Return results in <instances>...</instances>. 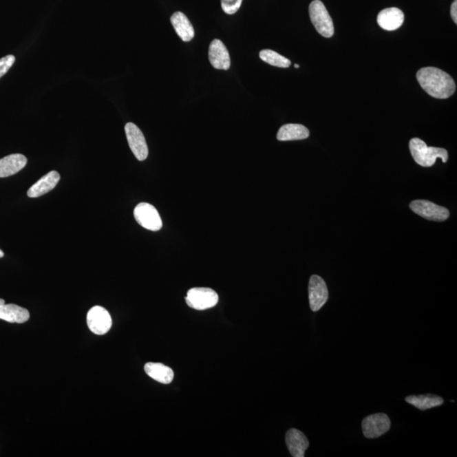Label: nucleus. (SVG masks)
I'll use <instances>...</instances> for the list:
<instances>
[{"label": "nucleus", "instance_id": "nucleus-16", "mask_svg": "<svg viewBox=\"0 0 457 457\" xmlns=\"http://www.w3.org/2000/svg\"><path fill=\"white\" fill-rule=\"evenodd\" d=\"M28 164V158L20 153L10 154L0 160V178H6L21 171Z\"/></svg>", "mask_w": 457, "mask_h": 457}, {"label": "nucleus", "instance_id": "nucleus-18", "mask_svg": "<svg viewBox=\"0 0 457 457\" xmlns=\"http://www.w3.org/2000/svg\"><path fill=\"white\" fill-rule=\"evenodd\" d=\"M310 132L307 127L300 124H286L279 128L277 134L279 141H297L307 139Z\"/></svg>", "mask_w": 457, "mask_h": 457}, {"label": "nucleus", "instance_id": "nucleus-12", "mask_svg": "<svg viewBox=\"0 0 457 457\" xmlns=\"http://www.w3.org/2000/svg\"><path fill=\"white\" fill-rule=\"evenodd\" d=\"M405 17L400 9L387 8L378 14L377 21L379 27L386 31H395L403 25Z\"/></svg>", "mask_w": 457, "mask_h": 457}, {"label": "nucleus", "instance_id": "nucleus-25", "mask_svg": "<svg viewBox=\"0 0 457 457\" xmlns=\"http://www.w3.org/2000/svg\"><path fill=\"white\" fill-rule=\"evenodd\" d=\"M3 256H5V253H3V251L0 249V259H1V257Z\"/></svg>", "mask_w": 457, "mask_h": 457}, {"label": "nucleus", "instance_id": "nucleus-3", "mask_svg": "<svg viewBox=\"0 0 457 457\" xmlns=\"http://www.w3.org/2000/svg\"><path fill=\"white\" fill-rule=\"evenodd\" d=\"M309 16L316 31L324 38H331L334 28L332 18L330 17L326 6L320 0H315L309 6Z\"/></svg>", "mask_w": 457, "mask_h": 457}, {"label": "nucleus", "instance_id": "nucleus-6", "mask_svg": "<svg viewBox=\"0 0 457 457\" xmlns=\"http://www.w3.org/2000/svg\"><path fill=\"white\" fill-rule=\"evenodd\" d=\"M409 207H410L412 211L423 217V218L437 221V222H443L449 216V212L447 209L441 207V206L427 200L412 201Z\"/></svg>", "mask_w": 457, "mask_h": 457}, {"label": "nucleus", "instance_id": "nucleus-7", "mask_svg": "<svg viewBox=\"0 0 457 457\" xmlns=\"http://www.w3.org/2000/svg\"><path fill=\"white\" fill-rule=\"evenodd\" d=\"M125 131L131 152L139 161L145 160L149 156V147L142 131L131 123L125 125Z\"/></svg>", "mask_w": 457, "mask_h": 457}, {"label": "nucleus", "instance_id": "nucleus-13", "mask_svg": "<svg viewBox=\"0 0 457 457\" xmlns=\"http://www.w3.org/2000/svg\"><path fill=\"white\" fill-rule=\"evenodd\" d=\"M286 443L293 457H304L306 449L309 447L308 438L301 431L296 429L287 431Z\"/></svg>", "mask_w": 457, "mask_h": 457}, {"label": "nucleus", "instance_id": "nucleus-26", "mask_svg": "<svg viewBox=\"0 0 457 457\" xmlns=\"http://www.w3.org/2000/svg\"><path fill=\"white\" fill-rule=\"evenodd\" d=\"M294 66H295V68H297V69L300 67L299 65H297V64L295 65Z\"/></svg>", "mask_w": 457, "mask_h": 457}, {"label": "nucleus", "instance_id": "nucleus-11", "mask_svg": "<svg viewBox=\"0 0 457 457\" xmlns=\"http://www.w3.org/2000/svg\"><path fill=\"white\" fill-rule=\"evenodd\" d=\"M209 58L213 68L227 71L231 67L230 54L226 45L220 39H215L210 43Z\"/></svg>", "mask_w": 457, "mask_h": 457}, {"label": "nucleus", "instance_id": "nucleus-24", "mask_svg": "<svg viewBox=\"0 0 457 457\" xmlns=\"http://www.w3.org/2000/svg\"><path fill=\"white\" fill-rule=\"evenodd\" d=\"M451 14L452 20L454 21L455 23L456 24L457 23V0H455V1L452 3L451 8Z\"/></svg>", "mask_w": 457, "mask_h": 457}, {"label": "nucleus", "instance_id": "nucleus-10", "mask_svg": "<svg viewBox=\"0 0 457 457\" xmlns=\"http://www.w3.org/2000/svg\"><path fill=\"white\" fill-rule=\"evenodd\" d=\"M308 296L310 308L313 312H318L326 304L329 298V291L326 281L320 276H311L308 285Z\"/></svg>", "mask_w": 457, "mask_h": 457}, {"label": "nucleus", "instance_id": "nucleus-2", "mask_svg": "<svg viewBox=\"0 0 457 457\" xmlns=\"http://www.w3.org/2000/svg\"><path fill=\"white\" fill-rule=\"evenodd\" d=\"M409 149L416 163L423 167H431L436 164L438 158H441L443 163L448 161L447 149L441 147H427L423 140L412 138L409 142Z\"/></svg>", "mask_w": 457, "mask_h": 457}, {"label": "nucleus", "instance_id": "nucleus-22", "mask_svg": "<svg viewBox=\"0 0 457 457\" xmlns=\"http://www.w3.org/2000/svg\"><path fill=\"white\" fill-rule=\"evenodd\" d=\"M242 3V0H221V7L224 13L234 14L237 12Z\"/></svg>", "mask_w": 457, "mask_h": 457}, {"label": "nucleus", "instance_id": "nucleus-8", "mask_svg": "<svg viewBox=\"0 0 457 457\" xmlns=\"http://www.w3.org/2000/svg\"><path fill=\"white\" fill-rule=\"evenodd\" d=\"M390 420L385 414H376L368 416L363 420V436L368 438H376L386 434L390 429Z\"/></svg>", "mask_w": 457, "mask_h": 457}, {"label": "nucleus", "instance_id": "nucleus-20", "mask_svg": "<svg viewBox=\"0 0 457 457\" xmlns=\"http://www.w3.org/2000/svg\"><path fill=\"white\" fill-rule=\"evenodd\" d=\"M405 401L422 411L440 407V405L444 403V400L442 399L441 397L431 395V394H427V395L407 396L405 398Z\"/></svg>", "mask_w": 457, "mask_h": 457}, {"label": "nucleus", "instance_id": "nucleus-9", "mask_svg": "<svg viewBox=\"0 0 457 457\" xmlns=\"http://www.w3.org/2000/svg\"><path fill=\"white\" fill-rule=\"evenodd\" d=\"M87 322L92 332L98 335L108 333L112 326L111 316L100 306L90 309L87 313Z\"/></svg>", "mask_w": 457, "mask_h": 457}, {"label": "nucleus", "instance_id": "nucleus-21", "mask_svg": "<svg viewBox=\"0 0 457 457\" xmlns=\"http://www.w3.org/2000/svg\"><path fill=\"white\" fill-rule=\"evenodd\" d=\"M259 57L262 61L266 62L268 65L276 66V67L288 68L291 65L288 59L270 50L260 51Z\"/></svg>", "mask_w": 457, "mask_h": 457}, {"label": "nucleus", "instance_id": "nucleus-1", "mask_svg": "<svg viewBox=\"0 0 457 457\" xmlns=\"http://www.w3.org/2000/svg\"><path fill=\"white\" fill-rule=\"evenodd\" d=\"M416 79L426 93L436 98L445 99L456 92V83L448 73L436 67L420 69Z\"/></svg>", "mask_w": 457, "mask_h": 457}, {"label": "nucleus", "instance_id": "nucleus-15", "mask_svg": "<svg viewBox=\"0 0 457 457\" xmlns=\"http://www.w3.org/2000/svg\"><path fill=\"white\" fill-rule=\"evenodd\" d=\"M61 176L57 171H50L47 175L38 180L34 185L29 188L28 196L29 198H39L43 195L50 193L60 182Z\"/></svg>", "mask_w": 457, "mask_h": 457}, {"label": "nucleus", "instance_id": "nucleus-5", "mask_svg": "<svg viewBox=\"0 0 457 457\" xmlns=\"http://www.w3.org/2000/svg\"><path fill=\"white\" fill-rule=\"evenodd\" d=\"M136 222L147 230L158 231L163 226L161 217L158 210L147 202H141L134 209Z\"/></svg>", "mask_w": 457, "mask_h": 457}, {"label": "nucleus", "instance_id": "nucleus-23", "mask_svg": "<svg viewBox=\"0 0 457 457\" xmlns=\"http://www.w3.org/2000/svg\"><path fill=\"white\" fill-rule=\"evenodd\" d=\"M16 58L14 55H7L6 57L0 59V78L5 76L9 70L12 67Z\"/></svg>", "mask_w": 457, "mask_h": 457}, {"label": "nucleus", "instance_id": "nucleus-17", "mask_svg": "<svg viewBox=\"0 0 457 457\" xmlns=\"http://www.w3.org/2000/svg\"><path fill=\"white\" fill-rule=\"evenodd\" d=\"M171 22L175 31L184 42H190L194 38L195 31L191 21L186 17V14L180 12H176L171 17Z\"/></svg>", "mask_w": 457, "mask_h": 457}, {"label": "nucleus", "instance_id": "nucleus-19", "mask_svg": "<svg viewBox=\"0 0 457 457\" xmlns=\"http://www.w3.org/2000/svg\"><path fill=\"white\" fill-rule=\"evenodd\" d=\"M145 370L150 378L161 383V384H171L173 379H174V372H173L171 368L162 363H147Z\"/></svg>", "mask_w": 457, "mask_h": 457}, {"label": "nucleus", "instance_id": "nucleus-14", "mask_svg": "<svg viewBox=\"0 0 457 457\" xmlns=\"http://www.w3.org/2000/svg\"><path fill=\"white\" fill-rule=\"evenodd\" d=\"M30 318L28 309L16 304H6L5 300L0 298V319L9 323H23Z\"/></svg>", "mask_w": 457, "mask_h": 457}, {"label": "nucleus", "instance_id": "nucleus-4", "mask_svg": "<svg viewBox=\"0 0 457 457\" xmlns=\"http://www.w3.org/2000/svg\"><path fill=\"white\" fill-rule=\"evenodd\" d=\"M187 304L196 310L215 307L219 301L218 294L215 290L205 287H196L187 291Z\"/></svg>", "mask_w": 457, "mask_h": 457}]
</instances>
